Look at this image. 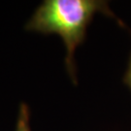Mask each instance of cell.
I'll return each instance as SVG.
<instances>
[{"label": "cell", "instance_id": "cell-2", "mask_svg": "<svg viewBox=\"0 0 131 131\" xmlns=\"http://www.w3.org/2000/svg\"><path fill=\"white\" fill-rule=\"evenodd\" d=\"M30 109L27 104L21 103L19 105V114L15 131H32L30 126Z\"/></svg>", "mask_w": 131, "mask_h": 131}, {"label": "cell", "instance_id": "cell-3", "mask_svg": "<svg viewBox=\"0 0 131 131\" xmlns=\"http://www.w3.org/2000/svg\"><path fill=\"white\" fill-rule=\"evenodd\" d=\"M123 82L131 90V56L130 58H129V62H128V66H127L126 72H125V75H124Z\"/></svg>", "mask_w": 131, "mask_h": 131}, {"label": "cell", "instance_id": "cell-1", "mask_svg": "<svg viewBox=\"0 0 131 131\" xmlns=\"http://www.w3.org/2000/svg\"><path fill=\"white\" fill-rule=\"evenodd\" d=\"M98 13L114 17L106 1L45 0L25 24V29L45 35L56 34L64 43L65 66L73 83L77 82L75 52L84 42L86 29Z\"/></svg>", "mask_w": 131, "mask_h": 131}]
</instances>
